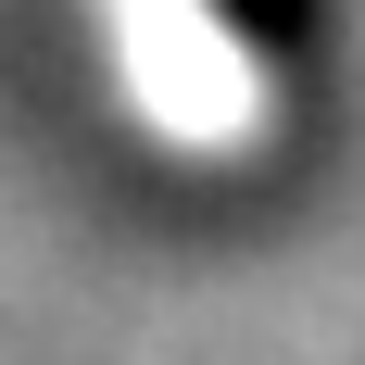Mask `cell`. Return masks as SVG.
Returning a JSON list of instances; mask_svg holds the SVG:
<instances>
[{
    "instance_id": "1",
    "label": "cell",
    "mask_w": 365,
    "mask_h": 365,
    "mask_svg": "<svg viewBox=\"0 0 365 365\" xmlns=\"http://www.w3.org/2000/svg\"><path fill=\"white\" fill-rule=\"evenodd\" d=\"M113 38H126V76H139L151 126L177 139H252V63L202 26V0H113Z\"/></svg>"
}]
</instances>
